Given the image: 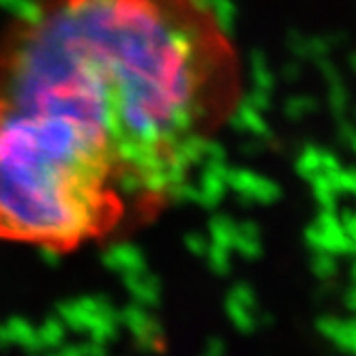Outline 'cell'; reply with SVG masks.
<instances>
[{
  "instance_id": "1",
  "label": "cell",
  "mask_w": 356,
  "mask_h": 356,
  "mask_svg": "<svg viewBox=\"0 0 356 356\" xmlns=\"http://www.w3.org/2000/svg\"><path fill=\"white\" fill-rule=\"evenodd\" d=\"M230 35L209 0H31L0 35V106L104 172L144 227L232 120Z\"/></svg>"
},
{
  "instance_id": "2",
  "label": "cell",
  "mask_w": 356,
  "mask_h": 356,
  "mask_svg": "<svg viewBox=\"0 0 356 356\" xmlns=\"http://www.w3.org/2000/svg\"><path fill=\"white\" fill-rule=\"evenodd\" d=\"M312 187H314V197L322 207V211H337V187L330 181L326 174H318L312 178Z\"/></svg>"
},
{
  "instance_id": "3",
  "label": "cell",
  "mask_w": 356,
  "mask_h": 356,
  "mask_svg": "<svg viewBox=\"0 0 356 356\" xmlns=\"http://www.w3.org/2000/svg\"><path fill=\"white\" fill-rule=\"evenodd\" d=\"M312 270L318 279L322 282H328L337 275V258L335 253L324 251V249H314V256H312Z\"/></svg>"
},
{
  "instance_id": "4",
  "label": "cell",
  "mask_w": 356,
  "mask_h": 356,
  "mask_svg": "<svg viewBox=\"0 0 356 356\" xmlns=\"http://www.w3.org/2000/svg\"><path fill=\"white\" fill-rule=\"evenodd\" d=\"M320 150L322 148H316V146H307L302 152H300V157L296 161V170L300 176H305L307 181H312L314 176H318L322 172V163H320Z\"/></svg>"
},
{
  "instance_id": "5",
  "label": "cell",
  "mask_w": 356,
  "mask_h": 356,
  "mask_svg": "<svg viewBox=\"0 0 356 356\" xmlns=\"http://www.w3.org/2000/svg\"><path fill=\"white\" fill-rule=\"evenodd\" d=\"M348 101H350V95H348V88H346L343 80H335V82L328 84V106H330V110H333V114L337 118L346 116Z\"/></svg>"
},
{
  "instance_id": "6",
  "label": "cell",
  "mask_w": 356,
  "mask_h": 356,
  "mask_svg": "<svg viewBox=\"0 0 356 356\" xmlns=\"http://www.w3.org/2000/svg\"><path fill=\"white\" fill-rule=\"evenodd\" d=\"M326 176L335 183L337 191H346V193L356 195V168H352V170L341 168V170H337L333 174H326Z\"/></svg>"
},
{
  "instance_id": "7",
  "label": "cell",
  "mask_w": 356,
  "mask_h": 356,
  "mask_svg": "<svg viewBox=\"0 0 356 356\" xmlns=\"http://www.w3.org/2000/svg\"><path fill=\"white\" fill-rule=\"evenodd\" d=\"M316 326H318L320 335H322L324 339L335 341V339L339 337V333L343 330V320H339V318H335V316H322V318H318Z\"/></svg>"
},
{
  "instance_id": "8",
  "label": "cell",
  "mask_w": 356,
  "mask_h": 356,
  "mask_svg": "<svg viewBox=\"0 0 356 356\" xmlns=\"http://www.w3.org/2000/svg\"><path fill=\"white\" fill-rule=\"evenodd\" d=\"M316 225L324 234H339L343 232V225H341V219L335 211H322L316 219Z\"/></svg>"
},
{
  "instance_id": "9",
  "label": "cell",
  "mask_w": 356,
  "mask_h": 356,
  "mask_svg": "<svg viewBox=\"0 0 356 356\" xmlns=\"http://www.w3.org/2000/svg\"><path fill=\"white\" fill-rule=\"evenodd\" d=\"M318 108V104L312 97H294L288 104V114L290 118H302L305 114H309Z\"/></svg>"
},
{
  "instance_id": "10",
  "label": "cell",
  "mask_w": 356,
  "mask_h": 356,
  "mask_svg": "<svg viewBox=\"0 0 356 356\" xmlns=\"http://www.w3.org/2000/svg\"><path fill=\"white\" fill-rule=\"evenodd\" d=\"M330 49H333V47H330L326 37H312V39H307V58H312V60L328 56Z\"/></svg>"
},
{
  "instance_id": "11",
  "label": "cell",
  "mask_w": 356,
  "mask_h": 356,
  "mask_svg": "<svg viewBox=\"0 0 356 356\" xmlns=\"http://www.w3.org/2000/svg\"><path fill=\"white\" fill-rule=\"evenodd\" d=\"M337 136L343 144H352L354 138H356V122L354 120H348L346 116L339 118V124H337Z\"/></svg>"
},
{
  "instance_id": "12",
  "label": "cell",
  "mask_w": 356,
  "mask_h": 356,
  "mask_svg": "<svg viewBox=\"0 0 356 356\" xmlns=\"http://www.w3.org/2000/svg\"><path fill=\"white\" fill-rule=\"evenodd\" d=\"M316 65H318V69H320V73H322V78H324L328 84H330V82H335V80H341L339 69L328 60V56L318 58V60H316Z\"/></svg>"
},
{
  "instance_id": "13",
  "label": "cell",
  "mask_w": 356,
  "mask_h": 356,
  "mask_svg": "<svg viewBox=\"0 0 356 356\" xmlns=\"http://www.w3.org/2000/svg\"><path fill=\"white\" fill-rule=\"evenodd\" d=\"M320 163H322V174H333L343 168L339 157L330 150H320Z\"/></svg>"
},
{
  "instance_id": "14",
  "label": "cell",
  "mask_w": 356,
  "mask_h": 356,
  "mask_svg": "<svg viewBox=\"0 0 356 356\" xmlns=\"http://www.w3.org/2000/svg\"><path fill=\"white\" fill-rule=\"evenodd\" d=\"M348 330H350V352L356 354V320H346Z\"/></svg>"
},
{
  "instance_id": "15",
  "label": "cell",
  "mask_w": 356,
  "mask_h": 356,
  "mask_svg": "<svg viewBox=\"0 0 356 356\" xmlns=\"http://www.w3.org/2000/svg\"><path fill=\"white\" fill-rule=\"evenodd\" d=\"M343 300H346V305H348V309H352V312L356 314V286L350 288V290L346 292Z\"/></svg>"
},
{
  "instance_id": "16",
  "label": "cell",
  "mask_w": 356,
  "mask_h": 356,
  "mask_svg": "<svg viewBox=\"0 0 356 356\" xmlns=\"http://www.w3.org/2000/svg\"><path fill=\"white\" fill-rule=\"evenodd\" d=\"M350 65H352V69L356 71V52H354V54L350 56Z\"/></svg>"
},
{
  "instance_id": "17",
  "label": "cell",
  "mask_w": 356,
  "mask_h": 356,
  "mask_svg": "<svg viewBox=\"0 0 356 356\" xmlns=\"http://www.w3.org/2000/svg\"><path fill=\"white\" fill-rule=\"evenodd\" d=\"M352 120L356 122V106H354V110H352Z\"/></svg>"
},
{
  "instance_id": "18",
  "label": "cell",
  "mask_w": 356,
  "mask_h": 356,
  "mask_svg": "<svg viewBox=\"0 0 356 356\" xmlns=\"http://www.w3.org/2000/svg\"><path fill=\"white\" fill-rule=\"evenodd\" d=\"M352 275H354V279H356V264H354V268H352Z\"/></svg>"
}]
</instances>
